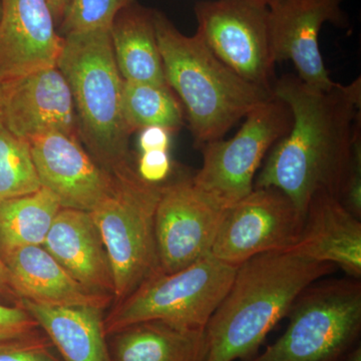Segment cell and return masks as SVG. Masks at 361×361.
I'll return each instance as SVG.
<instances>
[{
  "label": "cell",
  "instance_id": "cell-3",
  "mask_svg": "<svg viewBox=\"0 0 361 361\" xmlns=\"http://www.w3.org/2000/svg\"><path fill=\"white\" fill-rule=\"evenodd\" d=\"M154 23L166 82L186 111L198 148L223 139L240 120L274 96L230 70L198 33L183 35L160 11H154Z\"/></svg>",
  "mask_w": 361,
  "mask_h": 361
},
{
  "label": "cell",
  "instance_id": "cell-31",
  "mask_svg": "<svg viewBox=\"0 0 361 361\" xmlns=\"http://www.w3.org/2000/svg\"><path fill=\"white\" fill-rule=\"evenodd\" d=\"M0 298L8 301V302H13L14 305L20 304V298L14 291L8 270H7L1 255H0Z\"/></svg>",
  "mask_w": 361,
  "mask_h": 361
},
{
  "label": "cell",
  "instance_id": "cell-21",
  "mask_svg": "<svg viewBox=\"0 0 361 361\" xmlns=\"http://www.w3.org/2000/svg\"><path fill=\"white\" fill-rule=\"evenodd\" d=\"M116 66L123 80L168 85L157 40L154 11L133 4L111 28Z\"/></svg>",
  "mask_w": 361,
  "mask_h": 361
},
{
  "label": "cell",
  "instance_id": "cell-32",
  "mask_svg": "<svg viewBox=\"0 0 361 361\" xmlns=\"http://www.w3.org/2000/svg\"><path fill=\"white\" fill-rule=\"evenodd\" d=\"M344 361H361V344H358L356 348L353 349L349 353L348 357Z\"/></svg>",
  "mask_w": 361,
  "mask_h": 361
},
{
  "label": "cell",
  "instance_id": "cell-2",
  "mask_svg": "<svg viewBox=\"0 0 361 361\" xmlns=\"http://www.w3.org/2000/svg\"><path fill=\"white\" fill-rule=\"evenodd\" d=\"M336 268L291 250L260 254L242 263L207 324L206 361L254 357L299 294Z\"/></svg>",
  "mask_w": 361,
  "mask_h": 361
},
{
  "label": "cell",
  "instance_id": "cell-35",
  "mask_svg": "<svg viewBox=\"0 0 361 361\" xmlns=\"http://www.w3.org/2000/svg\"><path fill=\"white\" fill-rule=\"evenodd\" d=\"M0 14H1V0H0Z\"/></svg>",
  "mask_w": 361,
  "mask_h": 361
},
{
  "label": "cell",
  "instance_id": "cell-7",
  "mask_svg": "<svg viewBox=\"0 0 361 361\" xmlns=\"http://www.w3.org/2000/svg\"><path fill=\"white\" fill-rule=\"evenodd\" d=\"M237 267L211 254L175 272L159 271L104 316L106 336L135 323L160 320L204 330L231 286Z\"/></svg>",
  "mask_w": 361,
  "mask_h": 361
},
{
  "label": "cell",
  "instance_id": "cell-28",
  "mask_svg": "<svg viewBox=\"0 0 361 361\" xmlns=\"http://www.w3.org/2000/svg\"><path fill=\"white\" fill-rule=\"evenodd\" d=\"M40 330L39 325L25 308L0 303V341L32 336Z\"/></svg>",
  "mask_w": 361,
  "mask_h": 361
},
{
  "label": "cell",
  "instance_id": "cell-10",
  "mask_svg": "<svg viewBox=\"0 0 361 361\" xmlns=\"http://www.w3.org/2000/svg\"><path fill=\"white\" fill-rule=\"evenodd\" d=\"M304 216L275 188H254L226 210L211 255L238 267L249 259L292 248L302 231Z\"/></svg>",
  "mask_w": 361,
  "mask_h": 361
},
{
  "label": "cell",
  "instance_id": "cell-14",
  "mask_svg": "<svg viewBox=\"0 0 361 361\" xmlns=\"http://www.w3.org/2000/svg\"><path fill=\"white\" fill-rule=\"evenodd\" d=\"M28 142L40 184L61 208L92 212L111 191L113 174L97 165L80 140L49 133Z\"/></svg>",
  "mask_w": 361,
  "mask_h": 361
},
{
  "label": "cell",
  "instance_id": "cell-9",
  "mask_svg": "<svg viewBox=\"0 0 361 361\" xmlns=\"http://www.w3.org/2000/svg\"><path fill=\"white\" fill-rule=\"evenodd\" d=\"M197 32L211 51L251 84L273 92L275 59L268 8L251 0H211L195 6Z\"/></svg>",
  "mask_w": 361,
  "mask_h": 361
},
{
  "label": "cell",
  "instance_id": "cell-17",
  "mask_svg": "<svg viewBox=\"0 0 361 361\" xmlns=\"http://www.w3.org/2000/svg\"><path fill=\"white\" fill-rule=\"evenodd\" d=\"M42 247L80 284L114 298L110 259L90 212L61 208Z\"/></svg>",
  "mask_w": 361,
  "mask_h": 361
},
{
  "label": "cell",
  "instance_id": "cell-12",
  "mask_svg": "<svg viewBox=\"0 0 361 361\" xmlns=\"http://www.w3.org/2000/svg\"><path fill=\"white\" fill-rule=\"evenodd\" d=\"M343 0H285L268 8L271 47L275 63L291 61L298 77L312 89L329 90L330 78L319 49L326 23L343 25Z\"/></svg>",
  "mask_w": 361,
  "mask_h": 361
},
{
  "label": "cell",
  "instance_id": "cell-34",
  "mask_svg": "<svg viewBox=\"0 0 361 361\" xmlns=\"http://www.w3.org/2000/svg\"><path fill=\"white\" fill-rule=\"evenodd\" d=\"M2 99H4V84L0 82V109H1Z\"/></svg>",
  "mask_w": 361,
  "mask_h": 361
},
{
  "label": "cell",
  "instance_id": "cell-22",
  "mask_svg": "<svg viewBox=\"0 0 361 361\" xmlns=\"http://www.w3.org/2000/svg\"><path fill=\"white\" fill-rule=\"evenodd\" d=\"M61 206L42 187L35 193L0 201V254L25 246H42Z\"/></svg>",
  "mask_w": 361,
  "mask_h": 361
},
{
  "label": "cell",
  "instance_id": "cell-19",
  "mask_svg": "<svg viewBox=\"0 0 361 361\" xmlns=\"http://www.w3.org/2000/svg\"><path fill=\"white\" fill-rule=\"evenodd\" d=\"M63 361H111L103 310L87 306H49L20 299Z\"/></svg>",
  "mask_w": 361,
  "mask_h": 361
},
{
  "label": "cell",
  "instance_id": "cell-23",
  "mask_svg": "<svg viewBox=\"0 0 361 361\" xmlns=\"http://www.w3.org/2000/svg\"><path fill=\"white\" fill-rule=\"evenodd\" d=\"M122 106L132 134L151 126L174 132L184 123V108L169 85L123 80Z\"/></svg>",
  "mask_w": 361,
  "mask_h": 361
},
{
  "label": "cell",
  "instance_id": "cell-33",
  "mask_svg": "<svg viewBox=\"0 0 361 361\" xmlns=\"http://www.w3.org/2000/svg\"><path fill=\"white\" fill-rule=\"evenodd\" d=\"M251 1L255 2L259 6H264L266 8H270V7L276 6V4L283 2L285 0H251Z\"/></svg>",
  "mask_w": 361,
  "mask_h": 361
},
{
  "label": "cell",
  "instance_id": "cell-13",
  "mask_svg": "<svg viewBox=\"0 0 361 361\" xmlns=\"http://www.w3.org/2000/svg\"><path fill=\"white\" fill-rule=\"evenodd\" d=\"M0 118L11 133L27 141L49 133L80 140L70 85L58 66L4 84Z\"/></svg>",
  "mask_w": 361,
  "mask_h": 361
},
{
  "label": "cell",
  "instance_id": "cell-8",
  "mask_svg": "<svg viewBox=\"0 0 361 361\" xmlns=\"http://www.w3.org/2000/svg\"><path fill=\"white\" fill-rule=\"evenodd\" d=\"M244 118L234 137L208 142L202 148L203 165L192 177L197 189L223 209L253 191L261 164L292 123L290 109L275 96Z\"/></svg>",
  "mask_w": 361,
  "mask_h": 361
},
{
  "label": "cell",
  "instance_id": "cell-15",
  "mask_svg": "<svg viewBox=\"0 0 361 361\" xmlns=\"http://www.w3.org/2000/svg\"><path fill=\"white\" fill-rule=\"evenodd\" d=\"M63 44L47 0H1V84L56 66Z\"/></svg>",
  "mask_w": 361,
  "mask_h": 361
},
{
  "label": "cell",
  "instance_id": "cell-6",
  "mask_svg": "<svg viewBox=\"0 0 361 361\" xmlns=\"http://www.w3.org/2000/svg\"><path fill=\"white\" fill-rule=\"evenodd\" d=\"M286 330L246 361H344L360 343L361 282H313L294 301Z\"/></svg>",
  "mask_w": 361,
  "mask_h": 361
},
{
  "label": "cell",
  "instance_id": "cell-16",
  "mask_svg": "<svg viewBox=\"0 0 361 361\" xmlns=\"http://www.w3.org/2000/svg\"><path fill=\"white\" fill-rule=\"evenodd\" d=\"M289 250L341 268L348 277L360 280L361 219L336 197L316 194L304 216L300 237Z\"/></svg>",
  "mask_w": 361,
  "mask_h": 361
},
{
  "label": "cell",
  "instance_id": "cell-5",
  "mask_svg": "<svg viewBox=\"0 0 361 361\" xmlns=\"http://www.w3.org/2000/svg\"><path fill=\"white\" fill-rule=\"evenodd\" d=\"M161 186L128 166L114 173L111 191L90 212L110 259L114 305L160 271L155 218Z\"/></svg>",
  "mask_w": 361,
  "mask_h": 361
},
{
  "label": "cell",
  "instance_id": "cell-24",
  "mask_svg": "<svg viewBox=\"0 0 361 361\" xmlns=\"http://www.w3.org/2000/svg\"><path fill=\"white\" fill-rule=\"evenodd\" d=\"M42 188L30 142L11 133L0 118V201Z\"/></svg>",
  "mask_w": 361,
  "mask_h": 361
},
{
  "label": "cell",
  "instance_id": "cell-20",
  "mask_svg": "<svg viewBox=\"0 0 361 361\" xmlns=\"http://www.w3.org/2000/svg\"><path fill=\"white\" fill-rule=\"evenodd\" d=\"M106 339L111 361H206L205 329L149 320L118 330Z\"/></svg>",
  "mask_w": 361,
  "mask_h": 361
},
{
  "label": "cell",
  "instance_id": "cell-1",
  "mask_svg": "<svg viewBox=\"0 0 361 361\" xmlns=\"http://www.w3.org/2000/svg\"><path fill=\"white\" fill-rule=\"evenodd\" d=\"M273 94L290 109L291 127L266 156L254 188L283 192L303 216L316 194L341 200L361 127L360 78L322 90L286 75L275 82Z\"/></svg>",
  "mask_w": 361,
  "mask_h": 361
},
{
  "label": "cell",
  "instance_id": "cell-26",
  "mask_svg": "<svg viewBox=\"0 0 361 361\" xmlns=\"http://www.w3.org/2000/svg\"><path fill=\"white\" fill-rule=\"evenodd\" d=\"M0 361H63L42 330L32 336L0 341Z\"/></svg>",
  "mask_w": 361,
  "mask_h": 361
},
{
  "label": "cell",
  "instance_id": "cell-4",
  "mask_svg": "<svg viewBox=\"0 0 361 361\" xmlns=\"http://www.w3.org/2000/svg\"><path fill=\"white\" fill-rule=\"evenodd\" d=\"M63 39L56 66L70 85L80 139L97 165L114 174L132 165V132L123 118V80L114 56L111 30Z\"/></svg>",
  "mask_w": 361,
  "mask_h": 361
},
{
  "label": "cell",
  "instance_id": "cell-30",
  "mask_svg": "<svg viewBox=\"0 0 361 361\" xmlns=\"http://www.w3.org/2000/svg\"><path fill=\"white\" fill-rule=\"evenodd\" d=\"M172 130L151 126L141 130L139 137V147L142 153L149 151H169L171 145Z\"/></svg>",
  "mask_w": 361,
  "mask_h": 361
},
{
  "label": "cell",
  "instance_id": "cell-18",
  "mask_svg": "<svg viewBox=\"0 0 361 361\" xmlns=\"http://www.w3.org/2000/svg\"><path fill=\"white\" fill-rule=\"evenodd\" d=\"M18 298L49 306L106 310L113 297L77 281L42 246H25L0 254Z\"/></svg>",
  "mask_w": 361,
  "mask_h": 361
},
{
  "label": "cell",
  "instance_id": "cell-25",
  "mask_svg": "<svg viewBox=\"0 0 361 361\" xmlns=\"http://www.w3.org/2000/svg\"><path fill=\"white\" fill-rule=\"evenodd\" d=\"M137 0H70L58 26L61 37L111 30L118 14Z\"/></svg>",
  "mask_w": 361,
  "mask_h": 361
},
{
  "label": "cell",
  "instance_id": "cell-27",
  "mask_svg": "<svg viewBox=\"0 0 361 361\" xmlns=\"http://www.w3.org/2000/svg\"><path fill=\"white\" fill-rule=\"evenodd\" d=\"M346 209L361 219V127L356 130L348 175L341 197Z\"/></svg>",
  "mask_w": 361,
  "mask_h": 361
},
{
  "label": "cell",
  "instance_id": "cell-29",
  "mask_svg": "<svg viewBox=\"0 0 361 361\" xmlns=\"http://www.w3.org/2000/svg\"><path fill=\"white\" fill-rule=\"evenodd\" d=\"M172 160L168 151H149L141 154L135 171L145 182L161 185L172 173Z\"/></svg>",
  "mask_w": 361,
  "mask_h": 361
},
{
  "label": "cell",
  "instance_id": "cell-11",
  "mask_svg": "<svg viewBox=\"0 0 361 361\" xmlns=\"http://www.w3.org/2000/svg\"><path fill=\"white\" fill-rule=\"evenodd\" d=\"M226 210L199 191L192 177L163 185L155 218L161 272L183 269L211 254Z\"/></svg>",
  "mask_w": 361,
  "mask_h": 361
}]
</instances>
